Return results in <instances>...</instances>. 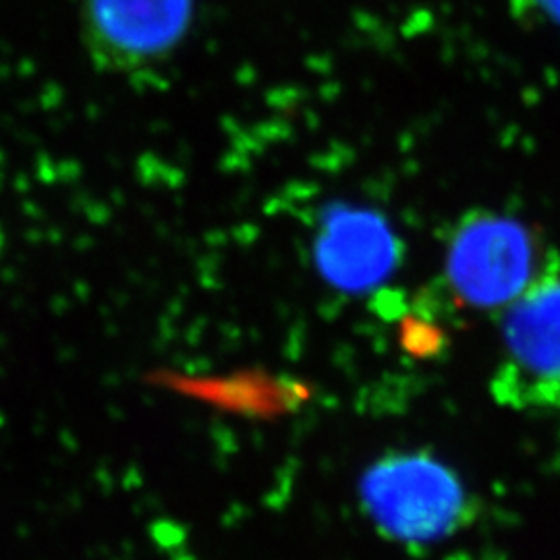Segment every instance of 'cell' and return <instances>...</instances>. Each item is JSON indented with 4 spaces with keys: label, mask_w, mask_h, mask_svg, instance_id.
<instances>
[{
    "label": "cell",
    "mask_w": 560,
    "mask_h": 560,
    "mask_svg": "<svg viewBox=\"0 0 560 560\" xmlns=\"http://www.w3.org/2000/svg\"><path fill=\"white\" fill-rule=\"evenodd\" d=\"M555 258L529 224L492 210H471L446 240L442 289L457 312L502 314Z\"/></svg>",
    "instance_id": "cell-1"
},
{
    "label": "cell",
    "mask_w": 560,
    "mask_h": 560,
    "mask_svg": "<svg viewBox=\"0 0 560 560\" xmlns=\"http://www.w3.org/2000/svg\"><path fill=\"white\" fill-rule=\"evenodd\" d=\"M360 492L378 532L416 548L453 538L478 517L459 474L428 451L386 453L365 469Z\"/></svg>",
    "instance_id": "cell-2"
},
{
    "label": "cell",
    "mask_w": 560,
    "mask_h": 560,
    "mask_svg": "<svg viewBox=\"0 0 560 560\" xmlns=\"http://www.w3.org/2000/svg\"><path fill=\"white\" fill-rule=\"evenodd\" d=\"M490 395L511 411H560V258L501 314Z\"/></svg>",
    "instance_id": "cell-3"
},
{
    "label": "cell",
    "mask_w": 560,
    "mask_h": 560,
    "mask_svg": "<svg viewBox=\"0 0 560 560\" xmlns=\"http://www.w3.org/2000/svg\"><path fill=\"white\" fill-rule=\"evenodd\" d=\"M191 13L194 0H85V38L104 67L133 69L168 55Z\"/></svg>",
    "instance_id": "cell-4"
},
{
    "label": "cell",
    "mask_w": 560,
    "mask_h": 560,
    "mask_svg": "<svg viewBox=\"0 0 560 560\" xmlns=\"http://www.w3.org/2000/svg\"><path fill=\"white\" fill-rule=\"evenodd\" d=\"M399 260V240L381 214L332 206L322 217L314 261L330 287L347 293L374 289L395 272Z\"/></svg>",
    "instance_id": "cell-5"
},
{
    "label": "cell",
    "mask_w": 560,
    "mask_h": 560,
    "mask_svg": "<svg viewBox=\"0 0 560 560\" xmlns=\"http://www.w3.org/2000/svg\"><path fill=\"white\" fill-rule=\"evenodd\" d=\"M544 18L560 27V0H536Z\"/></svg>",
    "instance_id": "cell-6"
}]
</instances>
